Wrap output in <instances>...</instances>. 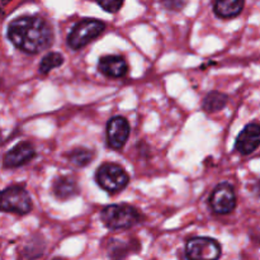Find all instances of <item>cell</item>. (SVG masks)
Listing matches in <instances>:
<instances>
[{"instance_id": "cell-1", "label": "cell", "mask_w": 260, "mask_h": 260, "mask_svg": "<svg viewBox=\"0 0 260 260\" xmlns=\"http://www.w3.org/2000/svg\"><path fill=\"white\" fill-rule=\"evenodd\" d=\"M8 38L22 52L36 55L52 45L53 30L45 18L22 15L9 23Z\"/></svg>"}, {"instance_id": "cell-2", "label": "cell", "mask_w": 260, "mask_h": 260, "mask_svg": "<svg viewBox=\"0 0 260 260\" xmlns=\"http://www.w3.org/2000/svg\"><path fill=\"white\" fill-rule=\"evenodd\" d=\"M101 220L109 230H127L141 222L142 216L129 205H111L102 210Z\"/></svg>"}, {"instance_id": "cell-3", "label": "cell", "mask_w": 260, "mask_h": 260, "mask_svg": "<svg viewBox=\"0 0 260 260\" xmlns=\"http://www.w3.org/2000/svg\"><path fill=\"white\" fill-rule=\"evenodd\" d=\"M106 29V23L93 18H85L76 23L68 35V46L74 51L85 47L99 37Z\"/></svg>"}, {"instance_id": "cell-4", "label": "cell", "mask_w": 260, "mask_h": 260, "mask_svg": "<svg viewBox=\"0 0 260 260\" xmlns=\"http://www.w3.org/2000/svg\"><path fill=\"white\" fill-rule=\"evenodd\" d=\"M95 180L102 189L109 194H116L128 185L129 177L121 165L116 162H104L96 169Z\"/></svg>"}, {"instance_id": "cell-5", "label": "cell", "mask_w": 260, "mask_h": 260, "mask_svg": "<svg viewBox=\"0 0 260 260\" xmlns=\"http://www.w3.org/2000/svg\"><path fill=\"white\" fill-rule=\"evenodd\" d=\"M33 208L32 198L22 185H10L2 193V211L24 216Z\"/></svg>"}, {"instance_id": "cell-6", "label": "cell", "mask_w": 260, "mask_h": 260, "mask_svg": "<svg viewBox=\"0 0 260 260\" xmlns=\"http://www.w3.org/2000/svg\"><path fill=\"white\" fill-rule=\"evenodd\" d=\"M222 254L220 243L216 239L196 236L189 239L185 245L187 260H218Z\"/></svg>"}, {"instance_id": "cell-7", "label": "cell", "mask_w": 260, "mask_h": 260, "mask_svg": "<svg viewBox=\"0 0 260 260\" xmlns=\"http://www.w3.org/2000/svg\"><path fill=\"white\" fill-rule=\"evenodd\" d=\"M210 207L217 215H229L236 208V193L230 183H220L212 190Z\"/></svg>"}, {"instance_id": "cell-8", "label": "cell", "mask_w": 260, "mask_h": 260, "mask_svg": "<svg viewBox=\"0 0 260 260\" xmlns=\"http://www.w3.org/2000/svg\"><path fill=\"white\" fill-rule=\"evenodd\" d=\"M131 127L128 121L122 116L112 117L107 123V141L111 149L122 150L129 137Z\"/></svg>"}, {"instance_id": "cell-9", "label": "cell", "mask_w": 260, "mask_h": 260, "mask_svg": "<svg viewBox=\"0 0 260 260\" xmlns=\"http://www.w3.org/2000/svg\"><path fill=\"white\" fill-rule=\"evenodd\" d=\"M260 146V123L250 122L236 137L235 150L241 155H250Z\"/></svg>"}, {"instance_id": "cell-10", "label": "cell", "mask_w": 260, "mask_h": 260, "mask_svg": "<svg viewBox=\"0 0 260 260\" xmlns=\"http://www.w3.org/2000/svg\"><path fill=\"white\" fill-rule=\"evenodd\" d=\"M36 150L35 146L29 142H20L15 145L4 155V167L5 168H19L35 159Z\"/></svg>"}, {"instance_id": "cell-11", "label": "cell", "mask_w": 260, "mask_h": 260, "mask_svg": "<svg viewBox=\"0 0 260 260\" xmlns=\"http://www.w3.org/2000/svg\"><path fill=\"white\" fill-rule=\"evenodd\" d=\"M98 70L112 79L123 78L128 71V63L123 56L107 55L99 58Z\"/></svg>"}, {"instance_id": "cell-12", "label": "cell", "mask_w": 260, "mask_h": 260, "mask_svg": "<svg viewBox=\"0 0 260 260\" xmlns=\"http://www.w3.org/2000/svg\"><path fill=\"white\" fill-rule=\"evenodd\" d=\"M52 193L57 200L66 201L78 196L79 187L73 178L58 177L52 184Z\"/></svg>"}, {"instance_id": "cell-13", "label": "cell", "mask_w": 260, "mask_h": 260, "mask_svg": "<svg viewBox=\"0 0 260 260\" xmlns=\"http://www.w3.org/2000/svg\"><path fill=\"white\" fill-rule=\"evenodd\" d=\"M245 3L238 2V0H221L213 4V12L218 18L222 19H230V18L238 17L241 14Z\"/></svg>"}, {"instance_id": "cell-14", "label": "cell", "mask_w": 260, "mask_h": 260, "mask_svg": "<svg viewBox=\"0 0 260 260\" xmlns=\"http://www.w3.org/2000/svg\"><path fill=\"white\" fill-rule=\"evenodd\" d=\"M229 96L221 91H210L205 96L202 102V109L207 113H213V112H220L228 106Z\"/></svg>"}, {"instance_id": "cell-15", "label": "cell", "mask_w": 260, "mask_h": 260, "mask_svg": "<svg viewBox=\"0 0 260 260\" xmlns=\"http://www.w3.org/2000/svg\"><path fill=\"white\" fill-rule=\"evenodd\" d=\"M66 156H68V159L70 160L74 165H76V167L79 168H83L86 167V165L93 160L94 154L90 150L84 149V147H79V149H74L71 150V151H69L68 154H66Z\"/></svg>"}, {"instance_id": "cell-16", "label": "cell", "mask_w": 260, "mask_h": 260, "mask_svg": "<svg viewBox=\"0 0 260 260\" xmlns=\"http://www.w3.org/2000/svg\"><path fill=\"white\" fill-rule=\"evenodd\" d=\"M63 63V56L60 52H48L45 57L41 60L38 71L43 75H47L51 70L58 68Z\"/></svg>"}, {"instance_id": "cell-17", "label": "cell", "mask_w": 260, "mask_h": 260, "mask_svg": "<svg viewBox=\"0 0 260 260\" xmlns=\"http://www.w3.org/2000/svg\"><path fill=\"white\" fill-rule=\"evenodd\" d=\"M96 4L107 13H117L123 7V2H99Z\"/></svg>"}, {"instance_id": "cell-18", "label": "cell", "mask_w": 260, "mask_h": 260, "mask_svg": "<svg viewBox=\"0 0 260 260\" xmlns=\"http://www.w3.org/2000/svg\"><path fill=\"white\" fill-rule=\"evenodd\" d=\"M164 5L165 7H169L170 9H172V8H175V7H178L180 9V8H183L184 7V3H182V2H174V3H164Z\"/></svg>"}, {"instance_id": "cell-19", "label": "cell", "mask_w": 260, "mask_h": 260, "mask_svg": "<svg viewBox=\"0 0 260 260\" xmlns=\"http://www.w3.org/2000/svg\"><path fill=\"white\" fill-rule=\"evenodd\" d=\"M253 190H254V194H255L258 198H260V180H259V182L255 183Z\"/></svg>"}, {"instance_id": "cell-20", "label": "cell", "mask_w": 260, "mask_h": 260, "mask_svg": "<svg viewBox=\"0 0 260 260\" xmlns=\"http://www.w3.org/2000/svg\"><path fill=\"white\" fill-rule=\"evenodd\" d=\"M52 260H63V259H61V258H55V259H52Z\"/></svg>"}]
</instances>
